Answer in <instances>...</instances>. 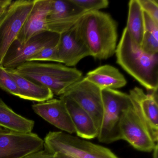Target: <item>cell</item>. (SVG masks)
<instances>
[{
	"instance_id": "6da1fadb",
	"label": "cell",
	"mask_w": 158,
	"mask_h": 158,
	"mask_svg": "<svg viewBox=\"0 0 158 158\" xmlns=\"http://www.w3.org/2000/svg\"><path fill=\"white\" fill-rule=\"evenodd\" d=\"M116 62L149 91H158V53L144 52L125 27L115 52Z\"/></svg>"
},
{
	"instance_id": "7a4b0ae2",
	"label": "cell",
	"mask_w": 158,
	"mask_h": 158,
	"mask_svg": "<svg viewBox=\"0 0 158 158\" xmlns=\"http://www.w3.org/2000/svg\"><path fill=\"white\" fill-rule=\"evenodd\" d=\"M117 26L110 15L100 11L87 13L83 17L85 39L94 59L106 60L115 54Z\"/></svg>"
},
{
	"instance_id": "3957f363",
	"label": "cell",
	"mask_w": 158,
	"mask_h": 158,
	"mask_svg": "<svg viewBox=\"0 0 158 158\" xmlns=\"http://www.w3.org/2000/svg\"><path fill=\"white\" fill-rule=\"evenodd\" d=\"M15 69L23 77L48 88L56 96H61L83 77L80 70L61 63L27 61Z\"/></svg>"
},
{
	"instance_id": "277c9868",
	"label": "cell",
	"mask_w": 158,
	"mask_h": 158,
	"mask_svg": "<svg viewBox=\"0 0 158 158\" xmlns=\"http://www.w3.org/2000/svg\"><path fill=\"white\" fill-rule=\"evenodd\" d=\"M44 140L45 149L60 152L72 158H119L110 149L62 131L49 132Z\"/></svg>"
},
{
	"instance_id": "5b68a950",
	"label": "cell",
	"mask_w": 158,
	"mask_h": 158,
	"mask_svg": "<svg viewBox=\"0 0 158 158\" xmlns=\"http://www.w3.org/2000/svg\"><path fill=\"white\" fill-rule=\"evenodd\" d=\"M103 114L97 138L102 143L110 144L122 139L120 124L124 111L132 105L128 94L116 89L102 90Z\"/></svg>"
},
{
	"instance_id": "8992f818",
	"label": "cell",
	"mask_w": 158,
	"mask_h": 158,
	"mask_svg": "<svg viewBox=\"0 0 158 158\" xmlns=\"http://www.w3.org/2000/svg\"><path fill=\"white\" fill-rule=\"evenodd\" d=\"M35 1H13L0 20V65L11 45L17 39L33 9Z\"/></svg>"
},
{
	"instance_id": "52a82bcc",
	"label": "cell",
	"mask_w": 158,
	"mask_h": 158,
	"mask_svg": "<svg viewBox=\"0 0 158 158\" xmlns=\"http://www.w3.org/2000/svg\"><path fill=\"white\" fill-rule=\"evenodd\" d=\"M61 96L73 100L86 111L99 131L103 114L102 90L99 88L85 77H82L71 85Z\"/></svg>"
},
{
	"instance_id": "ba28073f",
	"label": "cell",
	"mask_w": 158,
	"mask_h": 158,
	"mask_svg": "<svg viewBox=\"0 0 158 158\" xmlns=\"http://www.w3.org/2000/svg\"><path fill=\"white\" fill-rule=\"evenodd\" d=\"M43 148L44 140L36 134L0 127V158H23Z\"/></svg>"
},
{
	"instance_id": "9c48e42d",
	"label": "cell",
	"mask_w": 158,
	"mask_h": 158,
	"mask_svg": "<svg viewBox=\"0 0 158 158\" xmlns=\"http://www.w3.org/2000/svg\"><path fill=\"white\" fill-rule=\"evenodd\" d=\"M60 35L47 31L33 37L22 45L15 40L8 50L2 65L4 69H16L44 48L58 45Z\"/></svg>"
},
{
	"instance_id": "30bf717a",
	"label": "cell",
	"mask_w": 158,
	"mask_h": 158,
	"mask_svg": "<svg viewBox=\"0 0 158 158\" xmlns=\"http://www.w3.org/2000/svg\"><path fill=\"white\" fill-rule=\"evenodd\" d=\"M60 63L76 66L82 59L91 56L83 29V18L73 27L60 35L57 48Z\"/></svg>"
},
{
	"instance_id": "8fae6325",
	"label": "cell",
	"mask_w": 158,
	"mask_h": 158,
	"mask_svg": "<svg viewBox=\"0 0 158 158\" xmlns=\"http://www.w3.org/2000/svg\"><path fill=\"white\" fill-rule=\"evenodd\" d=\"M132 107L155 143L158 140V91L146 94L135 87L128 94Z\"/></svg>"
},
{
	"instance_id": "7c38bea8",
	"label": "cell",
	"mask_w": 158,
	"mask_h": 158,
	"mask_svg": "<svg viewBox=\"0 0 158 158\" xmlns=\"http://www.w3.org/2000/svg\"><path fill=\"white\" fill-rule=\"evenodd\" d=\"M122 139L127 141L133 148L140 151H153L155 143L148 133L132 105L124 111L120 124Z\"/></svg>"
},
{
	"instance_id": "4fadbf2b",
	"label": "cell",
	"mask_w": 158,
	"mask_h": 158,
	"mask_svg": "<svg viewBox=\"0 0 158 158\" xmlns=\"http://www.w3.org/2000/svg\"><path fill=\"white\" fill-rule=\"evenodd\" d=\"M87 13L71 0H52L47 19L48 31L61 35L71 29Z\"/></svg>"
},
{
	"instance_id": "5bb4252c",
	"label": "cell",
	"mask_w": 158,
	"mask_h": 158,
	"mask_svg": "<svg viewBox=\"0 0 158 158\" xmlns=\"http://www.w3.org/2000/svg\"><path fill=\"white\" fill-rule=\"evenodd\" d=\"M38 115L62 131L72 135L74 127L65 104L60 99H52L32 105Z\"/></svg>"
},
{
	"instance_id": "9a60e30c",
	"label": "cell",
	"mask_w": 158,
	"mask_h": 158,
	"mask_svg": "<svg viewBox=\"0 0 158 158\" xmlns=\"http://www.w3.org/2000/svg\"><path fill=\"white\" fill-rule=\"evenodd\" d=\"M52 0H35L29 16L15 41L22 45L31 38L48 31L47 19Z\"/></svg>"
},
{
	"instance_id": "2e32d148",
	"label": "cell",
	"mask_w": 158,
	"mask_h": 158,
	"mask_svg": "<svg viewBox=\"0 0 158 158\" xmlns=\"http://www.w3.org/2000/svg\"><path fill=\"white\" fill-rule=\"evenodd\" d=\"M60 98L65 104L77 137L85 139L97 137L98 131L89 114L69 98L61 96Z\"/></svg>"
},
{
	"instance_id": "e0dca14e",
	"label": "cell",
	"mask_w": 158,
	"mask_h": 158,
	"mask_svg": "<svg viewBox=\"0 0 158 158\" xmlns=\"http://www.w3.org/2000/svg\"><path fill=\"white\" fill-rule=\"evenodd\" d=\"M6 70L17 85L19 98L39 102H44L53 98L54 95L48 88L23 77L18 73L15 69H6Z\"/></svg>"
},
{
	"instance_id": "ac0fdd59",
	"label": "cell",
	"mask_w": 158,
	"mask_h": 158,
	"mask_svg": "<svg viewBox=\"0 0 158 158\" xmlns=\"http://www.w3.org/2000/svg\"><path fill=\"white\" fill-rule=\"evenodd\" d=\"M85 78L101 90L106 89H115L121 88L127 83L125 77L119 70L109 64L99 66L88 72Z\"/></svg>"
},
{
	"instance_id": "d6986e66",
	"label": "cell",
	"mask_w": 158,
	"mask_h": 158,
	"mask_svg": "<svg viewBox=\"0 0 158 158\" xmlns=\"http://www.w3.org/2000/svg\"><path fill=\"white\" fill-rule=\"evenodd\" d=\"M35 122L14 111L0 98V127L21 133H31Z\"/></svg>"
},
{
	"instance_id": "ffe728a7",
	"label": "cell",
	"mask_w": 158,
	"mask_h": 158,
	"mask_svg": "<svg viewBox=\"0 0 158 158\" xmlns=\"http://www.w3.org/2000/svg\"><path fill=\"white\" fill-rule=\"evenodd\" d=\"M133 40L140 46L144 32V13L138 0H131L125 27Z\"/></svg>"
},
{
	"instance_id": "44dd1931",
	"label": "cell",
	"mask_w": 158,
	"mask_h": 158,
	"mask_svg": "<svg viewBox=\"0 0 158 158\" xmlns=\"http://www.w3.org/2000/svg\"><path fill=\"white\" fill-rule=\"evenodd\" d=\"M144 13V32L140 48L148 54L158 53V24Z\"/></svg>"
},
{
	"instance_id": "7402d4cb",
	"label": "cell",
	"mask_w": 158,
	"mask_h": 158,
	"mask_svg": "<svg viewBox=\"0 0 158 158\" xmlns=\"http://www.w3.org/2000/svg\"><path fill=\"white\" fill-rule=\"evenodd\" d=\"M78 8L87 13L98 11L109 6L108 0H71Z\"/></svg>"
},
{
	"instance_id": "603a6c76",
	"label": "cell",
	"mask_w": 158,
	"mask_h": 158,
	"mask_svg": "<svg viewBox=\"0 0 158 158\" xmlns=\"http://www.w3.org/2000/svg\"><path fill=\"white\" fill-rule=\"evenodd\" d=\"M0 88L14 96L19 97L16 83L2 65H0Z\"/></svg>"
},
{
	"instance_id": "cb8c5ba5",
	"label": "cell",
	"mask_w": 158,
	"mask_h": 158,
	"mask_svg": "<svg viewBox=\"0 0 158 158\" xmlns=\"http://www.w3.org/2000/svg\"><path fill=\"white\" fill-rule=\"evenodd\" d=\"M58 45H52L44 48L38 53H36L28 59L27 61H49L60 63L58 54Z\"/></svg>"
},
{
	"instance_id": "d4e9b609",
	"label": "cell",
	"mask_w": 158,
	"mask_h": 158,
	"mask_svg": "<svg viewBox=\"0 0 158 158\" xmlns=\"http://www.w3.org/2000/svg\"><path fill=\"white\" fill-rule=\"evenodd\" d=\"M141 9L155 23L158 24V2L157 0H138Z\"/></svg>"
},
{
	"instance_id": "484cf974",
	"label": "cell",
	"mask_w": 158,
	"mask_h": 158,
	"mask_svg": "<svg viewBox=\"0 0 158 158\" xmlns=\"http://www.w3.org/2000/svg\"><path fill=\"white\" fill-rule=\"evenodd\" d=\"M23 158H54V154L50 153L46 150H41L30 153Z\"/></svg>"
},
{
	"instance_id": "4316f807",
	"label": "cell",
	"mask_w": 158,
	"mask_h": 158,
	"mask_svg": "<svg viewBox=\"0 0 158 158\" xmlns=\"http://www.w3.org/2000/svg\"><path fill=\"white\" fill-rule=\"evenodd\" d=\"M12 2L11 0H0V20L3 17Z\"/></svg>"
},
{
	"instance_id": "83f0119b",
	"label": "cell",
	"mask_w": 158,
	"mask_h": 158,
	"mask_svg": "<svg viewBox=\"0 0 158 158\" xmlns=\"http://www.w3.org/2000/svg\"><path fill=\"white\" fill-rule=\"evenodd\" d=\"M54 158H72L68 155L60 152H56L54 153Z\"/></svg>"
},
{
	"instance_id": "f1b7e54d",
	"label": "cell",
	"mask_w": 158,
	"mask_h": 158,
	"mask_svg": "<svg viewBox=\"0 0 158 158\" xmlns=\"http://www.w3.org/2000/svg\"><path fill=\"white\" fill-rule=\"evenodd\" d=\"M158 143L156 144V146H155V148H154V150H153V158H158Z\"/></svg>"
}]
</instances>
